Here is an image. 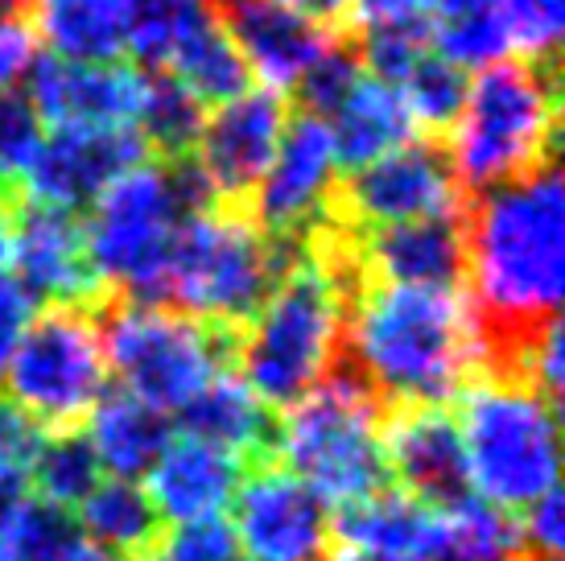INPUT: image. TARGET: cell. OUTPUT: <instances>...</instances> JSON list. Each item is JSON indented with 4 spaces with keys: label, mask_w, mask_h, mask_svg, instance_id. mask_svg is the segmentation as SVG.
<instances>
[{
    "label": "cell",
    "mask_w": 565,
    "mask_h": 561,
    "mask_svg": "<svg viewBox=\"0 0 565 561\" xmlns=\"http://www.w3.org/2000/svg\"><path fill=\"white\" fill-rule=\"evenodd\" d=\"M343 343L355 363L351 372L380 401L401 409H441L483 363L471 301L458 289L376 280L360 294L355 310H347Z\"/></svg>",
    "instance_id": "3957f363"
},
{
    "label": "cell",
    "mask_w": 565,
    "mask_h": 561,
    "mask_svg": "<svg viewBox=\"0 0 565 561\" xmlns=\"http://www.w3.org/2000/svg\"><path fill=\"white\" fill-rule=\"evenodd\" d=\"M33 318H38V301L13 277H0V384Z\"/></svg>",
    "instance_id": "ab89813d"
},
{
    "label": "cell",
    "mask_w": 565,
    "mask_h": 561,
    "mask_svg": "<svg viewBox=\"0 0 565 561\" xmlns=\"http://www.w3.org/2000/svg\"><path fill=\"white\" fill-rule=\"evenodd\" d=\"M9 256H13V207L0 194V277L9 268Z\"/></svg>",
    "instance_id": "7dc6e473"
},
{
    "label": "cell",
    "mask_w": 565,
    "mask_h": 561,
    "mask_svg": "<svg viewBox=\"0 0 565 561\" xmlns=\"http://www.w3.org/2000/svg\"><path fill=\"white\" fill-rule=\"evenodd\" d=\"M170 75L186 87L199 104H227V99H236V95L248 92V63H244V54L236 50V42L227 38L215 13L206 9L194 25L186 30V38L173 46L170 54Z\"/></svg>",
    "instance_id": "4316f807"
},
{
    "label": "cell",
    "mask_w": 565,
    "mask_h": 561,
    "mask_svg": "<svg viewBox=\"0 0 565 561\" xmlns=\"http://www.w3.org/2000/svg\"><path fill=\"white\" fill-rule=\"evenodd\" d=\"M83 437L108 479L141 484L173 434L166 413H158L153 405H145L128 392H104L99 405L87 413Z\"/></svg>",
    "instance_id": "603a6c76"
},
{
    "label": "cell",
    "mask_w": 565,
    "mask_h": 561,
    "mask_svg": "<svg viewBox=\"0 0 565 561\" xmlns=\"http://www.w3.org/2000/svg\"><path fill=\"white\" fill-rule=\"evenodd\" d=\"M17 285L33 301L50 306H92L99 294V277L87 256L83 223L71 211L42 203H25L13 211V256Z\"/></svg>",
    "instance_id": "e0dca14e"
},
{
    "label": "cell",
    "mask_w": 565,
    "mask_h": 561,
    "mask_svg": "<svg viewBox=\"0 0 565 561\" xmlns=\"http://www.w3.org/2000/svg\"><path fill=\"white\" fill-rule=\"evenodd\" d=\"M363 75H367V71H363V63H360L355 42H347V38H330L327 50L315 59V66L301 75V83H298L301 104H306L310 116H322V120H327L330 112L339 108L347 95H351V87H355Z\"/></svg>",
    "instance_id": "e575fe53"
},
{
    "label": "cell",
    "mask_w": 565,
    "mask_h": 561,
    "mask_svg": "<svg viewBox=\"0 0 565 561\" xmlns=\"http://www.w3.org/2000/svg\"><path fill=\"white\" fill-rule=\"evenodd\" d=\"M149 561H244L236 546V532L227 520H194L158 532V541L145 553Z\"/></svg>",
    "instance_id": "8d00e7d4"
},
{
    "label": "cell",
    "mask_w": 565,
    "mask_h": 561,
    "mask_svg": "<svg viewBox=\"0 0 565 561\" xmlns=\"http://www.w3.org/2000/svg\"><path fill=\"white\" fill-rule=\"evenodd\" d=\"M520 541H529L533 553H545V558H557L565 546V508H562V491L553 487L550 496H541L536 504L524 508V520L516 525Z\"/></svg>",
    "instance_id": "60d3db41"
},
{
    "label": "cell",
    "mask_w": 565,
    "mask_h": 561,
    "mask_svg": "<svg viewBox=\"0 0 565 561\" xmlns=\"http://www.w3.org/2000/svg\"><path fill=\"white\" fill-rule=\"evenodd\" d=\"M206 9L244 54L248 75L277 95L298 87L330 42L322 25L285 9L281 0H206Z\"/></svg>",
    "instance_id": "ac0fdd59"
},
{
    "label": "cell",
    "mask_w": 565,
    "mask_h": 561,
    "mask_svg": "<svg viewBox=\"0 0 565 561\" xmlns=\"http://www.w3.org/2000/svg\"><path fill=\"white\" fill-rule=\"evenodd\" d=\"M285 9H294L298 17H306V21H315V25H339V21H347L351 17V0H281Z\"/></svg>",
    "instance_id": "f6af8a7d"
},
{
    "label": "cell",
    "mask_w": 565,
    "mask_h": 561,
    "mask_svg": "<svg viewBox=\"0 0 565 561\" xmlns=\"http://www.w3.org/2000/svg\"><path fill=\"white\" fill-rule=\"evenodd\" d=\"M9 401L46 430L79 425L108 392L104 330L87 306H50L30 322L4 372Z\"/></svg>",
    "instance_id": "30bf717a"
},
{
    "label": "cell",
    "mask_w": 565,
    "mask_h": 561,
    "mask_svg": "<svg viewBox=\"0 0 565 561\" xmlns=\"http://www.w3.org/2000/svg\"><path fill=\"white\" fill-rule=\"evenodd\" d=\"M557 87L553 66L495 63L479 71L450 125V173L458 187L495 190L553 161Z\"/></svg>",
    "instance_id": "8992f818"
},
{
    "label": "cell",
    "mask_w": 565,
    "mask_h": 561,
    "mask_svg": "<svg viewBox=\"0 0 565 561\" xmlns=\"http://www.w3.org/2000/svg\"><path fill=\"white\" fill-rule=\"evenodd\" d=\"M182 430L206 446L236 454H256L268 446V413L256 401V392L244 384V375L223 368L186 409H182Z\"/></svg>",
    "instance_id": "484cf974"
},
{
    "label": "cell",
    "mask_w": 565,
    "mask_h": 561,
    "mask_svg": "<svg viewBox=\"0 0 565 561\" xmlns=\"http://www.w3.org/2000/svg\"><path fill=\"white\" fill-rule=\"evenodd\" d=\"M285 99L265 87H248L244 95L227 99L203 120V133L190 149V166L203 173L215 199H239L252 194L268 170L285 133Z\"/></svg>",
    "instance_id": "9a60e30c"
},
{
    "label": "cell",
    "mask_w": 565,
    "mask_h": 561,
    "mask_svg": "<svg viewBox=\"0 0 565 561\" xmlns=\"http://www.w3.org/2000/svg\"><path fill=\"white\" fill-rule=\"evenodd\" d=\"M434 541H438V508L413 499L408 491H388V487L347 504L330 520L334 561L425 558Z\"/></svg>",
    "instance_id": "7402d4cb"
},
{
    "label": "cell",
    "mask_w": 565,
    "mask_h": 561,
    "mask_svg": "<svg viewBox=\"0 0 565 561\" xmlns=\"http://www.w3.org/2000/svg\"><path fill=\"white\" fill-rule=\"evenodd\" d=\"M339 178V154L322 116H289L281 133V145L252 187V211L256 227L273 240H294L301 232L322 227V215L334 194Z\"/></svg>",
    "instance_id": "7c38bea8"
},
{
    "label": "cell",
    "mask_w": 565,
    "mask_h": 561,
    "mask_svg": "<svg viewBox=\"0 0 565 561\" xmlns=\"http://www.w3.org/2000/svg\"><path fill=\"white\" fill-rule=\"evenodd\" d=\"M467 71H458L455 63H446L441 54H422L417 66L408 71L401 83H396V95L405 99L408 120L417 128H450L462 112V99H467Z\"/></svg>",
    "instance_id": "1f68e13d"
},
{
    "label": "cell",
    "mask_w": 565,
    "mask_h": 561,
    "mask_svg": "<svg viewBox=\"0 0 565 561\" xmlns=\"http://www.w3.org/2000/svg\"><path fill=\"white\" fill-rule=\"evenodd\" d=\"M145 157L149 145L132 125L50 128L42 133V145L30 157L21 182L30 190V203L75 215L79 207H92L116 178L145 166Z\"/></svg>",
    "instance_id": "4fadbf2b"
},
{
    "label": "cell",
    "mask_w": 565,
    "mask_h": 561,
    "mask_svg": "<svg viewBox=\"0 0 565 561\" xmlns=\"http://www.w3.org/2000/svg\"><path fill=\"white\" fill-rule=\"evenodd\" d=\"M360 273H372L380 285H422V289H458L467 273V235L462 219H417L376 227L355 244Z\"/></svg>",
    "instance_id": "44dd1931"
},
{
    "label": "cell",
    "mask_w": 565,
    "mask_h": 561,
    "mask_svg": "<svg viewBox=\"0 0 565 561\" xmlns=\"http://www.w3.org/2000/svg\"><path fill=\"white\" fill-rule=\"evenodd\" d=\"M203 120L206 108L170 71L145 75L141 112H137V133L145 137V145H153L170 161H178V157H186L194 149V140L203 133Z\"/></svg>",
    "instance_id": "f1b7e54d"
},
{
    "label": "cell",
    "mask_w": 565,
    "mask_h": 561,
    "mask_svg": "<svg viewBox=\"0 0 565 561\" xmlns=\"http://www.w3.org/2000/svg\"><path fill=\"white\" fill-rule=\"evenodd\" d=\"M25 25L46 42L54 59L120 63L125 54L116 0H30Z\"/></svg>",
    "instance_id": "d4e9b609"
},
{
    "label": "cell",
    "mask_w": 565,
    "mask_h": 561,
    "mask_svg": "<svg viewBox=\"0 0 565 561\" xmlns=\"http://www.w3.org/2000/svg\"><path fill=\"white\" fill-rule=\"evenodd\" d=\"M277 458L322 504L347 508L384 487V417L380 396L355 372H334L285 409L277 425Z\"/></svg>",
    "instance_id": "52a82bcc"
},
{
    "label": "cell",
    "mask_w": 565,
    "mask_h": 561,
    "mask_svg": "<svg viewBox=\"0 0 565 561\" xmlns=\"http://www.w3.org/2000/svg\"><path fill=\"white\" fill-rule=\"evenodd\" d=\"M145 71L125 63H71L42 54L25 71V99L54 128H137Z\"/></svg>",
    "instance_id": "2e32d148"
},
{
    "label": "cell",
    "mask_w": 565,
    "mask_h": 561,
    "mask_svg": "<svg viewBox=\"0 0 565 561\" xmlns=\"http://www.w3.org/2000/svg\"><path fill=\"white\" fill-rule=\"evenodd\" d=\"M467 277L483 363L516 375L565 294V190L557 166L483 190L467 215Z\"/></svg>",
    "instance_id": "6da1fadb"
},
{
    "label": "cell",
    "mask_w": 565,
    "mask_h": 561,
    "mask_svg": "<svg viewBox=\"0 0 565 561\" xmlns=\"http://www.w3.org/2000/svg\"><path fill=\"white\" fill-rule=\"evenodd\" d=\"M211 203L215 194L190 157L170 166H137L116 178L92 203V219L83 227L99 285L128 294V301L161 306L173 235L182 219L211 211Z\"/></svg>",
    "instance_id": "277c9868"
},
{
    "label": "cell",
    "mask_w": 565,
    "mask_h": 561,
    "mask_svg": "<svg viewBox=\"0 0 565 561\" xmlns=\"http://www.w3.org/2000/svg\"><path fill=\"white\" fill-rule=\"evenodd\" d=\"M46 442V425L33 421L21 405L0 396V475H21L30 479L33 458Z\"/></svg>",
    "instance_id": "f35d334b"
},
{
    "label": "cell",
    "mask_w": 565,
    "mask_h": 561,
    "mask_svg": "<svg viewBox=\"0 0 565 561\" xmlns=\"http://www.w3.org/2000/svg\"><path fill=\"white\" fill-rule=\"evenodd\" d=\"M520 63L553 66L565 33V0H491Z\"/></svg>",
    "instance_id": "836d02e7"
},
{
    "label": "cell",
    "mask_w": 565,
    "mask_h": 561,
    "mask_svg": "<svg viewBox=\"0 0 565 561\" xmlns=\"http://www.w3.org/2000/svg\"><path fill=\"white\" fill-rule=\"evenodd\" d=\"M422 0H351V21L360 30H380V25H401V21H422Z\"/></svg>",
    "instance_id": "7bdbcfd3"
},
{
    "label": "cell",
    "mask_w": 565,
    "mask_h": 561,
    "mask_svg": "<svg viewBox=\"0 0 565 561\" xmlns=\"http://www.w3.org/2000/svg\"><path fill=\"white\" fill-rule=\"evenodd\" d=\"M339 211L351 227H396L417 219H441L462 211V187L441 149L408 140L393 154L367 161L339 190Z\"/></svg>",
    "instance_id": "8fae6325"
},
{
    "label": "cell",
    "mask_w": 565,
    "mask_h": 561,
    "mask_svg": "<svg viewBox=\"0 0 565 561\" xmlns=\"http://www.w3.org/2000/svg\"><path fill=\"white\" fill-rule=\"evenodd\" d=\"M125 54L141 66H166L173 46L206 13V0H116Z\"/></svg>",
    "instance_id": "f546056e"
},
{
    "label": "cell",
    "mask_w": 565,
    "mask_h": 561,
    "mask_svg": "<svg viewBox=\"0 0 565 561\" xmlns=\"http://www.w3.org/2000/svg\"><path fill=\"white\" fill-rule=\"evenodd\" d=\"M42 561H120V558H116V553H108L104 546H95L92 537H83V532L71 525V529H66L63 537L50 546V553Z\"/></svg>",
    "instance_id": "ee69618b"
},
{
    "label": "cell",
    "mask_w": 565,
    "mask_h": 561,
    "mask_svg": "<svg viewBox=\"0 0 565 561\" xmlns=\"http://www.w3.org/2000/svg\"><path fill=\"white\" fill-rule=\"evenodd\" d=\"M38 59V42L25 21H0V92H13Z\"/></svg>",
    "instance_id": "b9f144b4"
},
{
    "label": "cell",
    "mask_w": 565,
    "mask_h": 561,
    "mask_svg": "<svg viewBox=\"0 0 565 561\" xmlns=\"http://www.w3.org/2000/svg\"><path fill=\"white\" fill-rule=\"evenodd\" d=\"M458 437L467 454L471 496L524 512L557 487V405L516 375H483L458 392Z\"/></svg>",
    "instance_id": "5b68a950"
},
{
    "label": "cell",
    "mask_w": 565,
    "mask_h": 561,
    "mask_svg": "<svg viewBox=\"0 0 565 561\" xmlns=\"http://www.w3.org/2000/svg\"><path fill=\"white\" fill-rule=\"evenodd\" d=\"M327 128L334 140V154H339V166H347V170H360L367 161L417 140V125L408 120L405 99L396 95V87L372 75H363L343 104L330 112Z\"/></svg>",
    "instance_id": "cb8c5ba5"
},
{
    "label": "cell",
    "mask_w": 565,
    "mask_h": 561,
    "mask_svg": "<svg viewBox=\"0 0 565 561\" xmlns=\"http://www.w3.org/2000/svg\"><path fill=\"white\" fill-rule=\"evenodd\" d=\"M108 372L158 413H182L236 356L232 330L153 301H125L104 322Z\"/></svg>",
    "instance_id": "9c48e42d"
},
{
    "label": "cell",
    "mask_w": 565,
    "mask_h": 561,
    "mask_svg": "<svg viewBox=\"0 0 565 561\" xmlns=\"http://www.w3.org/2000/svg\"><path fill=\"white\" fill-rule=\"evenodd\" d=\"M232 532L244 561H327L330 512L289 470L265 467L232 499Z\"/></svg>",
    "instance_id": "5bb4252c"
},
{
    "label": "cell",
    "mask_w": 565,
    "mask_h": 561,
    "mask_svg": "<svg viewBox=\"0 0 565 561\" xmlns=\"http://www.w3.org/2000/svg\"><path fill=\"white\" fill-rule=\"evenodd\" d=\"M99 463H95L87 437L75 434V430H58V434H46L42 451L33 458L30 479L38 484V499H46L50 508H79L83 499L92 496L95 484H99Z\"/></svg>",
    "instance_id": "4dcf8cb0"
},
{
    "label": "cell",
    "mask_w": 565,
    "mask_h": 561,
    "mask_svg": "<svg viewBox=\"0 0 565 561\" xmlns=\"http://www.w3.org/2000/svg\"><path fill=\"white\" fill-rule=\"evenodd\" d=\"M244 484V458L206 446L199 437H170L158 463L145 475V496L153 504L158 520L194 525V520H220Z\"/></svg>",
    "instance_id": "ffe728a7"
},
{
    "label": "cell",
    "mask_w": 565,
    "mask_h": 561,
    "mask_svg": "<svg viewBox=\"0 0 565 561\" xmlns=\"http://www.w3.org/2000/svg\"><path fill=\"white\" fill-rule=\"evenodd\" d=\"M512 561H562V558H545V553H529V558H512Z\"/></svg>",
    "instance_id": "c3c4849f"
},
{
    "label": "cell",
    "mask_w": 565,
    "mask_h": 561,
    "mask_svg": "<svg viewBox=\"0 0 565 561\" xmlns=\"http://www.w3.org/2000/svg\"><path fill=\"white\" fill-rule=\"evenodd\" d=\"M360 277V256L347 232L315 227L306 252L289 248L285 273L236 343L239 375L265 409L298 405L330 375L347 335V289Z\"/></svg>",
    "instance_id": "7a4b0ae2"
},
{
    "label": "cell",
    "mask_w": 565,
    "mask_h": 561,
    "mask_svg": "<svg viewBox=\"0 0 565 561\" xmlns=\"http://www.w3.org/2000/svg\"><path fill=\"white\" fill-rule=\"evenodd\" d=\"M372 561H429V553L425 558H372Z\"/></svg>",
    "instance_id": "681fc988"
},
{
    "label": "cell",
    "mask_w": 565,
    "mask_h": 561,
    "mask_svg": "<svg viewBox=\"0 0 565 561\" xmlns=\"http://www.w3.org/2000/svg\"><path fill=\"white\" fill-rule=\"evenodd\" d=\"M79 520L83 537H92L95 546H104L120 561L145 558L161 532V520L145 487L125 479H99L92 496L79 504Z\"/></svg>",
    "instance_id": "83f0119b"
},
{
    "label": "cell",
    "mask_w": 565,
    "mask_h": 561,
    "mask_svg": "<svg viewBox=\"0 0 565 561\" xmlns=\"http://www.w3.org/2000/svg\"><path fill=\"white\" fill-rule=\"evenodd\" d=\"M38 145H42V120L25 92H0V187L21 182Z\"/></svg>",
    "instance_id": "74e56055"
},
{
    "label": "cell",
    "mask_w": 565,
    "mask_h": 561,
    "mask_svg": "<svg viewBox=\"0 0 565 561\" xmlns=\"http://www.w3.org/2000/svg\"><path fill=\"white\" fill-rule=\"evenodd\" d=\"M66 529V512L50 508L46 499L25 496L0 516V561H42Z\"/></svg>",
    "instance_id": "d590c367"
},
{
    "label": "cell",
    "mask_w": 565,
    "mask_h": 561,
    "mask_svg": "<svg viewBox=\"0 0 565 561\" xmlns=\"http://www.w3.org/2000/svg\"><path fill=\"white\" fill-rule=\"evenodd\" d=\"M429 21H450V17H467L479 9H491V0H422Z\"/></svg>",
    "instance_id": "bcb514c9"
},
{
    "label": "cell",
    "mask_w": 565,
    "mask_h": 561,
    "mask_svg": "<svg viewBox=\"0 0 565 561\" xmlns=\"http://www.w3.org/2000/svg\"><path fill=\"white\" fill-rule=\"evenodd\" d=\"M294 240H273L232 211H194L173 235L161 306L211 327H244L285 273Z\"/></svg>",
    "instance_id": "ba28073f"
},
{
    "label": "cell",
    "mask_w": 565,
    "mask_h": 561,
    "mask_svg": "<svg viewBox=\"0 0 565 561\" xmlns=\"http://www.w3.org/2000/svg\"><path fill=\"white\" fill-rule=\"evenodd\" d=\"M429 50L441 54L458 71H487L495 63H508V33H503L495 9H479L450 21H429Z\"/></svg>",
    "instance_id": "d6a6232c"
},
{
    "label": "cell",
    "mask_w": 565,
    "mask_h": 561,
    "mask_svg": "<svg viewBox=\"0 0 565 561\" xmlns=\"http://www.w3.org/2000/svg\"><path fill=\"white\" fill-rule=\"evenodd\" d=\"M384 463L401 479V491L429 508H450L471 496L458 421L446 409H401L384 425Z\"/></svg>",
    "instance_id": "d6986e66"
}]
</instances>
